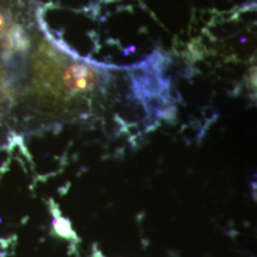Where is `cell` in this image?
<instances>
[{"label": "cell", "instance_id": "1", "mask_svg": "<svg viewBox=\"0 0 257 257\" xmlns=\"http://www.w3.org/2000/svg\"><path fill=\"white\" fill-rule=\"evenodd\" d=\"M42 19L36 0H0V60L21 72Z\"/></svg>", "mask_w": 257, "mask_h": 257}, {"label": "cell", "instance_id": "2", "mask_svg": "<svg viewBox=\"0 0 257 257\" xmlns=\"http://www.w3.org/2000/svg\"><path fill=\"white\" fill-rule=\"evenodd\" d=\"M21 72L0 60V146L9 138L16 123V107Z\"/></svg>", "mask_w": 257, "mask_h": 257}]
</instances>
